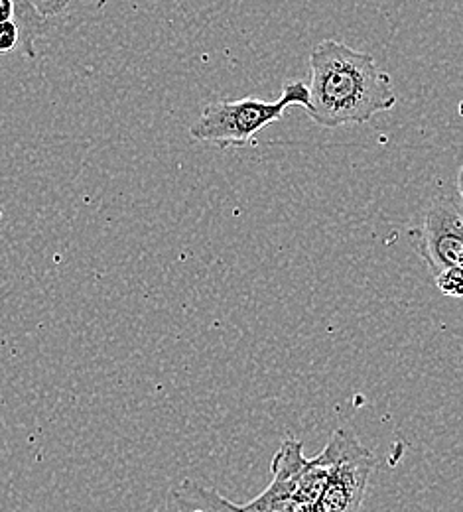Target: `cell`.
<instances>
[{
  "mask_svg": "<svg viewBox=\"0 0 463 512\" xmlns=\"http://www.w3.org/2000/svg\"><path fill=\"white\" fill-rule=\"evenodd\" d=\"M176 512H308L286 491L268 483L265 491L247 505H235L217 491L186 479L172 491Z\"/></svg>",
  "mask_w": 463,
  "mask_h": 512,
  "instance_id": "cell-5",
  "label": "cell"
},
{
  "mask_svg": "<svg viewBox=\"0 0 463 512\" xmlns=\"http://www.w3.org/2000/svg\"><path fill=\"white\" fill-rule=\"evenodd\" d=\"M16 24L20 28V52L26 58H36V42L48 32V20H44L32 0H14Z\"/></svg>",
  "mask_w": 463,
  "mask_h": 512,
  "instance_id": "cell-6",
  "label": "cell"
},
{
  "mask_svg": "<svg viewBox=\"0 0 463 512\" xmlns=\"http://www.w3.org/2000/svg\"><path fill=\"white\" fill-rule=\"evenodd\" d=\"M36 12L44 18V20H50V18H56V16H62L69 8L71 0H32Z\"/></svg>",
  "mask_w": 463,
  "mask_h": 512,
  "instance_id": "cell-8",
  "label": "cell"
},
{
  "mask_svg": "<svg viewBox=\"0 0 463 512\" xmlns=\"http://www.w3.org/2000/svg\"><path fill=\"white\" fill-rule=\"evenodd\" d=\"M434 278H436V286H438V290H440L444 296H450V298H462V266H454V268L442 270V272H438Z\"/></svg>",
  "mask_w": 463,
  "mask_h": 512,
  "instance_id": "cell-7",
  "label": "cell"
},
{
  "mask_svg": "<svg viewBox=\"0 0 463 512\" xmlns=\"http://www.w3.org/2000/svg\"><path fill=\"white\" fill-rule=\"evenodd\" d=\"M0 22H16L14 0H0Z\"/></svg>",
  "mask_w": 463,
  "mask_h": 512,
  "instance_id": "cell-9",
  "label": "cell"
},
{
  "mask_svg": "<svg viewBox=\"0 0 463 512\" xmlns=\"http://www.w3.org/2000/svg\"><path fill=\"white\" fill-rule=\"evenodd\" d=\"M416 251L422 256L436 276L442 270L462 266L463 260V209L462 186L456 192L438 195L422 221Z\"/></svg>",
  "mask_w": 463,
  "mask_h": 512,
  "instance_id": "cell-4",
  "label": "cell"
},
{
  "mask_svg": "<svg viewBox=\"0 0 463 512\" xmlns=\"http://www.w3.org/2000/svg\"><path fill=\"white\" fill-rule=\"evenodd\" d=\"M330 446V475L308 512H359L375 467V455L347 430L333 432Z\"/></svg>",
  "mask_w": 463,
  "mask_h": 512,
  "instance_id": "cell-3",
  "label": "cell"
},
{
  "mask_svg": "<svg viewBox=\"0 0 463 512\" xmlns=\"http://www.w3.org/2000/svg\"><path fill=\"white\" fill-rule=\"evenodd\" d=\"M395 105V83L371 54L339 40H322L312 50L306 111L316 125H363Z\"/></svg>",
  "mask_w": 463,
  "mask_h": 512,
  "instance_id": "cell-1",
  "label": "cell"
},
{
  "mask_svg": "<svg viewBox=\"0 0 463 512\" xmlns=\"http://www.w3.org/2000/svg\"><path fill=\"white\" fill-rule=\"evenodd\" d=\"M0 223H2V209H0Z\"/></svg>",
  "mask_w": 463,
  "mask_h": 512,
  "instance_id": "cell-11",
  "label": "cell"
},
{
  "mask_svg": "<svg viewBox=\"0 0 463 512\" xmlns=\"http://www.w3.org/2000/svg\"><path fill=\"white\" fill-rule=\"evenodd\" d=\"M95 2H97V6H99V8H103V6H107V2H109V0H95Z\"/></svg>",
  "mask_w": 463,
  "mask_h": 512,
  "instance_id": "cell-10",
  "label": "cell"
},
{
  "mask_svg": "<svg viewBox=\"0 0 463 512\" xmlns=\"http://www.w3.org/2000/svg\"><path fill=\"white\" fill-rule=\"evenodd\" d=\"M290 107H308V85L304 81H288L276 101L247 97L209 103L190 127V134L199 142L217 144L221 150L255 146L257 136L280 121Z\"/></svg>",
  "mask_w": 463,
  "mask_h": 512,
  "instance_id": "cell-2",
  "label": "cell"
}]
</instances>
